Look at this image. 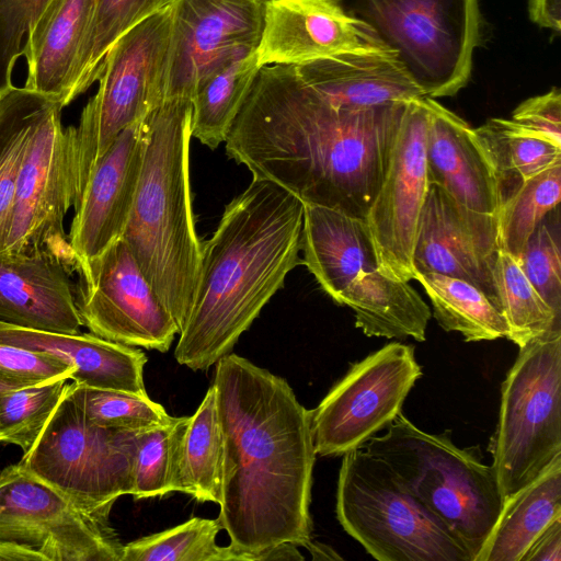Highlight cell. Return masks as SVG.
<instances>
[{"mask_svg":"<svg viewBox=\"0 0 561 561\" xmlns=\"http://www.w3.org/2000/svg\"><path fill=\"white\" fill-rule=\"evenodd\" d=\"M407 102L340 107L295 66H263L229 130L226 153L304 204L365 219Z\"/></svg>","mask_w":561,"mask_h":561,"instance_id":"6da1fadb","label":"cell"},{"mask_svg":"<svg viewBox=\"0 0 561 561\" xmlns=\"http://www.w3.org/2000/svg\"><path fill=\"white\" fill-rule=\"evenodd\" d=\"M213 385L222 433L220 512L230 561L282 542L306 547L316 461L310 411L288 382L229 353Z\"/></svg>","mask_w":561,"mask_h":561,"instance_id":"7a4b0ae2","label":"cell"},{"mask_svg":"<svg viewBox=\"0 0 561 561\" xmlns=\"http://www.w3.org/2000/svg\"><path fill=\"white\" fill-rule=\"evenodd\" d=\"M304 203L253 178L225 207L202 243L191 307L179 333L176 362L207 370L229 354L263 307L302 264Z\"/></svg>","mask_w":561,"mask_h":561,"instance_id":"3957f363","label":"cell"},{"mask_svg":"<svg viewBox=\"0 0 561 561\" xmlns=\"http://www.w3.org/2000/svg\"><path fill=\"white\" fill-rule=\"evenodd\" d=\"M191 117L188 100L164 101L147 115L142 164L123 236L179 333L202 256L192 207Z\"/></svg>","mask_w":561,"mask_h":561,"instance_id":"277c9868","label":"cell"},{"mask_svg":"<svg viewBox=\"0 0 561 561\" xmlns=\"http://www.w3.org/2000/svg\"><path fill=\"white\" fill-rule=\"evenodd\" d=\"M363 448L391 469L405 490L463 542L474 561L504 503L494 470L483 461L479 446L459 447L450 431L427 433L401 412Z\"/></svg>","mask_w":561,"mask_h":561,"instance_id":"5b68a950","label":"cell"},{"mask_svg":"<svg viewBox=\"0 0 561 561\" xmlns=\"http://www.w3.org/2000/svg\"><path fill=\"white\" fill-rule=\"evenodd\" d=\"M336 517L378 561H472L463 542L363 447L342 455Z\"/></svg>","mask_w":561,"mask_h":561,"instance_id":"8992f818","label":"cell"},{"mask_svg":"<svg viewBox=\"0 0 561 561\" xmlns=\"http://www.w3.org/2000/svg\"><path fill=\"white\" fill-rule=\"evenodd\" d=\"M518 348L488 447L503 500L561 455V327Z\"/></svg>","mask_w":561,"mask_h":561,"instance_id":"52a82bcc","label":"cell"},{"mask_svg":"<svg viewBox=\"0 0 561 561\" xmlns=\"http://www.w3.org/2000/svg\"><path fill=\"white\" fill-rule=\"evenodd\" d=\"M352 15L392 50L427 98L469 81L481 37L478 0H354Z\"/></svg>","mask_w":561,"mask_h":561,"instance_id":"ba28073f","label":"cell"},{"mask_svg":"<svg viewBox=\"0 0 561 561\" xmlns=\"http://www.w3.org/2000/svg\"><path fill=\"white\" fill-rule=\"evenodd\" d=\"M173 2L122 36L104 59L98 91L73 126V206L94 165L119 134L162 103Z\"/></svg>","mask_w":561,"mask_h":561,"instance_id":"9c48e42d","label":"cell"},{"mask_svg":"<svg viewBox=\"0 0 561 561\" xmlns=\"http://www.w3.org/2000/svg\"><path fill=\"white\" fill-rule=\"evenodd\" d=\"M139 432L89 422L67 382L61 401L20 462L82 506L111 513L119 496L133 493Z\"/></svg>","mask_w":561,"mask_h":561,"instance_id":"30bf717a","label":"cell"},{"mask_svg":"<svg viewBox=\"0 0 561 561\" xmlns=\"http://www.w3.org/2000/svg\"><path fill=\"white\" fill-rule=\"evenodd\" d=\"M0 543L46 561H121L110 512L91 511L32 474L20 461L0 472Z\"/></svg>","mask_w":561,"mask_h":561,"instance_id":"8fae6325","label":"cell"},{"mask_svg":"<svg viewBox=\"0 0 561 561\" xmlns=\"http://www.w3.org/2000/svg\"><path fill=\"white\" fill-rule=\"evenodd\" d=\"M414 346L391 342L353 363L310 411L316 454L342 456L360 448L402 412L422 376Z\"/></svg>","mask_w":561,"mask_h":561,"instance_id":"7c38bea8","label":"cell"},{"mask_svg":"<svg viewBox=\"0 0 561 561\" xmlns=\"http://www.w3.org/2000/svg\"><path fill=\"white\" fill-rule=\"evenodd\" d=\"M62 105L54 100L35 126L22 160L4 255L50 253L72 265L65 230L75 202L73 126L65 127Z\"/></svg>","mask_w":561,"mask_h":561,"instance_id":"4fadbf2b","label":"cell"},{"mask_svg":"<svg viewBox=\"0 0 561 561\" xmlns=\"http://www.w3.org/2000/svg\"><path fill=\"white\" fill-rule=\"evenodd\" d=\"M76 305L90 333L115 343L167 352L179 329L119 239L99 257L78 264Z\"/></svg>","mask_w":561,"mask_h":561,"instance_id":"5bb4252c","label":"cell"},{"mask_svg":"<svg viewBox=\"0 0 561 561\" xmlns=\"http://www.w3.org/2000/svg\"><path fill=\"white\" fill-rule=\"evenodd\" d=\"M266 0H174L162 102L188 100L233 58L255 50Z\"/></svg>","mask_w":561,"mask_h":561,"instance_id":"9a60e30c","label":"cell"},{"mask_svg":"<svg viewBox=\"0 0 561 561\" xmlns=\"http://www.w3.org/2000/svg\"><path fill=\"white\" fill-rule=\"evenodd\" d=\"M425 96L405 103L382 183L365 221L378 271L398 280L413 279V251L422 207L428 191Z\"/></svg>","mask_w":561,"mask_h":561,"instance_id":"2e32d148","label":"cell"},{"mask_svg":"<svg viewBox=\"0 0 561 561\" xmlns=\"http://www.w3.org/2000/svg\"><path fill=\"white\" fill-rule=\"evenodd\" d=\"M499 251L496 215L471 210L428 184L412 257L414 275L438 273L463 279L500 310L494 284Z\"/></svg>","mask_w":561,"mask_h":561,"instance_id":"e0dca14e","label":"cell"},{"mask_svg":"<svg viewBox=\"0 0 561 561\" xmlns=\"http://www.w3.org/2000/svg\"><path fill=\"white\" fill-rule=\"evenodd\" d=\"M385 49L366 25L344 9L343 0H266L255 53L261 68Z\"/></svg>","mask_w":561,"mask_h":561,"instance_id":"ac0fdd59","label":"cell"},{"mask_svg":"<svg viewBox=\"0 0 561 561\" xmlns=\"http://www.w3.org/2000/svg\"><path fill=\"white\" fill-rule=\"evenodd\" d=\"M146 117L119 134L99 159L73 206L68 238L76 266L124 236L142 164Z\"/></svg>","mask_w":561,"mask_h":561,"instance_id":"d6986e66","label":"cell"},{"mask_svg":"<svg viewBox=\"0 0 561 561\" xmlns=\"http://www.w3.org/2000/svg\"><path fill=\"white\" fill-rule=\"evenodd\" d=\"M75 267L46 253L0 256V321L66 334L81 333Z\"/></svg>","mask_w":561,"mask_h":561,"instance_id":"ffe728a7","label":"cell"},{"mask_svg":"<svg viewBox=\"0 0 561 561\" xmlns=\"http://www.w3.org/2000/svg\"><path fill=\"white\" fill-rule=\"evenodd\" d=\"M428 108L426 172L457 203L481 214L496 215V182L473 128L461 117L425 96Z\"/></svg>","mask_w":561,"mask_h":561,"instance_id":"44dd1931","label":"cell"},{"mask_svg":"<svg viewBox=\"0 0 561 561\" xmlns=\"http://www.w3.org/2000/svg\"><path fill=\"white\" fill-rule=\"evenodd\" d=\"M94 8L95 0H51L25 44L24 88L57 99L62 107L76 100Z\"/></svg>","mask_w":561,"mask_h":561,"instance_id":"7402d4cb","label":"cell"},{"mask_svg":"<svg viewBox=\"0 0 561 561\" xmlns=\"http://www.w3.org/2000/svg\"><path fill=\"white\" fill-rule=\"evenodd\" d=\"M0 344L45 353L76 370L71 380L99 389L148 397L144 382L146 354L92 333L66 334L0 321Z\"/></svg>","mask_w":561,"mask_h":561,"instance_id":"603a6c76","label":"cell"},{"mask_svg":"<svg viewBox=\"0 0 561 561\" xmlns=\"http://www.w3.org/2000/svg\"><path fill=\"white\" fill-rule=\"evenodd\" d=\"M295 69L309 87L340 107L363 110L424 96L389 49L337 54Z\"/></svg>","mask_w":561,"mask_h":561,"instance_id":"cb8c5ba5","label":"cell"},{"mask_svg":"<svg viewBox=\"0 0 561 561\" xmlns=\"http://www.w3.org/2000/svg\"><path fill=\"white\" fill-rule=\"evenodd\" d=\"M301 251L302 264L334 302L362 270L378 268L365 219L324 206L304 204Z\"/></svg>","mask_w":561,"mask_h":561,"instance_id":"d4e9b609","label":"cell"},{"mask_svg":"<svg viewBox=\"0 0 561 561\" xmlns=\"http://www.w3.org/2000/svg\"><path fill=\"white\" fill-rule=\"evenodd\" d=\"M337 305L354 311L355 325L367 336L426 340L428 305L409 282L362 270L340 295Z\"/></svg>","mask_w":561,"mask_h":561,"instance_id":"484cf974","label":"cell"},{"mask_svg":"<svg viewBox=\"0 0 561 561\" xmlns=\"http://www.w3.org/2000/svg\"><path fill=\"white\" fill-rule=\"evenodd\" d=\"M561 518V455L531 482L504 500L474 561H522L534 540Z\"/></svg>","mask_w":561,"mask_h":561,"instance_id":"4316f807","label":"cell"},{"mask_svg":"<svg viewBox=\"0 0 561 561\" xmlns=\"http://www.w3.org/2000/svg\"><path fill=\"white\" fill-rule=\"evenodd\" d=\"M221 466L222 433L211 385L196 412L187 417L178 449L173 491L218 504Z\"/></svg>","mask_w":561,"mask_h":561,"instance_id":"83f0119b","label":"cell"},{"mask_svg":"<svg viewBox=\"0 0 561 561\" xmlns=\"http://www.w3.org/2000/svg\"><path fill=\"white\" fill-rule=\"evenodd\" d=\"M259 70L252 50L225 64L199 84L191 100L192 138L210 149L225 144Z\"/></svg>","mask_w":561,"mask_h":561,"instance_id":"f1b7e54d","label":"cell"},{"mask_svg":"<svg viewBox=\"0 0 561 561\" xmlns=\"http://www.w3.org/2000/svg\"><path fill=\"white\" fill-rule=\"evenodd\" d=\"M57 99L12 87L0 95V256L5 254L18 178L33 130Z\"/></svg>","mask_w":561,"mask_h":561,"instance_id":"f546056e","label":"cell"},{"mask_svg":"<svg viewBox=\"0 0 561 561\" xmlns=\"http://www.w3.org/2000/svg\"><path fill=\"white\" fill-rule=\"evenodd\" d=\"M473 131L495 178L499 208L524 182L561 161L560 147L517 131L510 119L490 118Z\"/></svg>","mask_w":561,"mask_h":561,"instance_id":"4dcf8cb0","label":"cell"},{"mask_svg":"<svg viewBox=\"0 0 561 561\" xmlns=\"http://www.w3.org/2000/svg\"><path fill=\"white\" fill-rule=\"evenodd\" d=\"M427 294L433 317L447 332H458L466 342L506 337L507 325L492 300L472 284L438 273H416Z\"/></svg>","mask_w":561,"mask_h":561,"instance_id":"1f68e13d","label":"cell"},{"mask_svg":"<svg viewBox=\"0 0 561 561\" xmlns=\"http://www.w3.org/2000/svg\"><path fill=\"white\" fill-rule=\"evenodd\" d=\"M494 284L507 325L506 339L518 347L551 328L561 327V314L542 299L517 261L501 250L494 266Z\"/></svg>","mask_w":561,"mask_h":561,"instance_id":"d6a6232c","label":"cell"},{"mask_svg":"<svg viewBox=\"0 0 561 561\" xmlns=\"http://www.w3.org/2000/svg\"><path fill=\"white\" fill-rule=\"evenodd\" d=\"M561 198V161L524 182L500 206L497 238L501 251L515 260L543 217L559 206Z\"/></svg>","mask_w":561,"mask_h":561,"instance_id":"836d02e7","label":"cell"},{"mask_svg":"<svg viewBox=\"0 0 561 561\" xmlns=\"http://www.w3.org/2000/svg\"><path fill=\"white\" fill-rule=\"evenodd\" d=\"M221 529L218 518L193 517L124 545L121 561H230L228 546L216 542Z\"/></svg>","mask_w":561,"mask_h":561,"instance_id":"e575fe53","label":"cell"},{"mask_svg":"<svg viewBox=\"0 0 561 561\" xmlns=\"http://www.w3.org/2000/svg\"><path fill=\"white\" fill-rule=\"evenodd\" d=\"M174 0H95L90 34L76 87V99L98 81L114 44L146 19Z\"/></svg>","mask_w":561,"mask_h":561,"instance_id":"d590c367","label":"cell"},{"mask_svg":"<svg viewBox=\"0 0 561 561\" xmlns=\"http://www.w3.org/2000/svg\"><path fill=\"white\" fill-rule=\"evenodd\" d=\"M69 378L9 389L0 393V443L26 454L61 401Z\"/></svg>","mask_w":561,"mask_h":561,"instance_id":"8d00e7d4","label":"cell"},{"mask_svg":"<svg viewBox=\"0 0 561 561\" xmlns=\"http://www.w3.org/2000/svg\"><path fill=\"white\" fill-rule=\"evenodd\" d=\"M68 390L84 417L94 425L125 431H145L173 421L149 397L68 382Z\"/></svg>","mask_w":561,"mask_h":561,"instance_id":"74e56055","label":"cell"},{"mask_svg":"<svg viewBox=\"0 0 561 561\" xmlns=\"http://www.w3.org/2000/svg\"><path fill=\"white\" fill-rule=\"evenodd\" d=\"M186 422L187 416L174 417L167 425L138 433L131 493L136 500L174 492L178 449Z\"/></svg>","mask_w":561,"mask_h":561,"instance_id":"f35d334b","label":"cell"},{"mask_svg":"<svg viewBox=\"0 0 561 561\" xmlns=\"http://www.w3.org/2000/svg\"><path fill=\"white\" fill-rule=\"evenodd\" d=\"M516 261L542 299L556 313L561 314L559 206L539 222Z\"/></svg>","mask_w":561,"mask_h":561,"instance_id":"ab89813d","label":"cell"},{"mask_svg":"<svg viewBox=\"0 0 561 561\" xmlns=\"http://www.w3.org/2000/svg\"><path fill=\"white\" fill-rule=\"evenodd\" d=\"M51 0H0V95L13 87L12 72L26 41Z\"/></svg>","mask_w":561,"mask_h":561,"instance_id":"60d3db41","label":"cell"},{"mask_svg":"<svg viewBox=\"0 0 561 561\" xmlns=\"http://www.w3.org/2000/svg\"><path fill=\"white\" fill-rule=\"evenodd\" d=\"M75 373L56 356L0 344V383L5 386L22 388L61 377L72 379Z\"/></svg>","mask_w":561,"mask_h":561,"instance_id":"b9f144b4","label":"cell"},{"mask_svg":"<svg viewBox=\"0 0 561 561\" xmlns=\"http://www.w3.org/2000/svg\"><path fill=\"white\" fill-rule=\"evenodd\" d=\"M513 127L527 136L546 140L561 148V91L548 92L522 102L510 118Z\"/></svg>","mask_w":561,"mask_h":561,"instance_id":"7bdbcfd3","label":"cell"},{"mask_svg":"<svg viewBox=\"0 0 561 561\" xmlns=\"http://www.w3.org/2000/svg\"><path fill=\"white\" fill-rule=\"evenodd\" d=\"M522 561H561V518L534 540Z\"/></svg>","mask_w":561,"mask_h":561,"instance_id":"ee69618b","label":"cell"},{"mask_svg":"<svg viewBox=\"0 0 561 561\" xmlns=\"http://www.w3.org/2000/svg\"><path fill=\"white\" fill-rule=\"evenodd\" d=\"M530 20L557 33L561 30V0H528Z\"/></svg>","mask_w":561,"mask_h":561,"instance_id":"f6af8a7d","label":"cell"},{"mask_svg":"<svg viewBox=\"0 0 561 561\" xmlns=\"http://www.w3.org/2000/svg\"><path fill=\"white\" fill-rule=\"evenodd\" d=\"M304 559V556L300 554L296 545L291 542H282L257 552L253 561H301Z\"/></svg>","mask_w":561,"mask_h":561,"instance_id":"bcb514c9","label":"cell"},{"mask_svg":"<svg viewBox=\"0 0 561 561\" xmlns=\"http://www.w3.org/2000/svg\"><path fill=\"white\" fill-rule=\"evenodd\" d=\"M0 561H46L45 558L23 546L0 543Z\"/></svg>","mask_w":561,"mask_h":561,"instance_id":"7dc6e473","label":"cell"},{"mask_svg":"<svg viewBox=\"0 0 561 561\" xmlns=\"http://www.w3.org/2000/svg\"><path fill=\"white\" fill-rule=\"evenodd\" d=\"M311 554L312 560H341L342 557L337 554L333 548L321 542L311 540L305 547Z\"/></svg>","mask_w":561,"mask_h":561,"instance_id":"c3c4849f","label":"cell"},{"mask_svg":"<svg viewBox=\"0 0 561 561\" xmlns=\"http://www.w3.org/2000/svg\"><path fill=\"white\" fill-rule=\"evenodd\" d=\"M9 389H15V388H12V387H9V386H5L3 383H0V393L5 391V390H9Z\"/></svg>","mask_w":561,"mask_h":561,"instance_id":"681fc988","label":"cell"}]
</instances>
